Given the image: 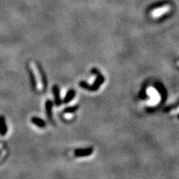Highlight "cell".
Returning <instances> with one entry per match:
<instances>
[{
  "label": "cell",
  "mask_w": 179,
  "mask_h": 179,
  "mask_svg": "<svg viewBox=\"0 0 179 179\" xmlns=\"http://www.w3.org/2000/svg\"><path fill=\"white\" fill-rule=\"evenodd\" d=\"M147 93L149 94V96L150 98V104H156L159 102L160 101V95L157 90L154 88L150 87L148 88Z\"/></svg>",
  "instance_id": "obj_1"
},
{
  "label": "cell",
  "mask_w": 179,
  "mask_h": 179,
  "mask_svg": "<svg viewBox=\"0 0 179 179\" xmlns=\"http://www.w3.org/2000/svg\"><path fill=\"white\" fill-rule=\"evenodd\" d=\"M52 91H53L54 96H55V103L57 106H59L61 104V99L60 96V90L58 85H54L52 87Z\"/></svg>",
  "instance_id": "obj_2"
},
{
  "label": "cell",
  "mask_w": 179,
  "mask_h": 179,
  "mask_svg": "<svg viewBox=\"0 0 179 179\" xmlns=\"http://www.w3.org/2000/svg\"><path fill=\"white\" fill-rule=\"evenodd\" d=\"M7 132V127L6 125L5 119L3 116H0V134L4 136Z\"/></svg>",
  "instance_id": "obj_3"
},
{
  "label": "cell",
  "mask_w": 179,
  "mask_h": 179,
  "mask_svg": "<svg viewBox=\"0 0 179 179\" xmlns=\"http://www.w3.org/2000/svg\"><path fill=\"white\" fill-rule=\"evenodd\" d=\"M92 152V149H76L75 151V155L76 157H84L90 155Z\"/></svg>",
  "instance_id": "obj_4"
},
{
  "label": "cell",
  "mask_w": 179,
  "mask_h": 179,
  "mask_svg": "<svg viewBox=\"0 0 179 179\" xmlns=\"http://www.w3.org/2000/svg\"><path fill=\"white\" fill-rule=\"evenodd\" d=\"M31 122H32V123H34V125H36L37 127H39L40 128H43L46 127V122L39 117L34 116V117L31 118Z\"/></svg>",
  "instance_id": "obj_5"
},
{
  "label": "cell",
  "mask_w": 179,
  "mask_h": 179,
  "mask_svg": "<svg viewBox=\"0 0 179 179\" xmlns=\"http://www.w3.org/2000/svg\"><path fill=\"white\" fill-rule=\"evenodd\" d=\"M75 95V92L73 90H70L67 92V94H66L65 97H64V100H63V102L65 103V104L69 103L71 100H72L74 98Z\"/></svg>",
  "instance_id": "obj_6"
},
{
  "label": "cell",
  "mask_w": 179,
  "mask_h": 179,
  "mask_svg": "<svg viewBox=\"0 0 179 179\" xmlns=\"http://www.w3.org/2000/svg\"><path fill=\"white\" fill-rule=\"evenodd\" d=\"M52 106H53V102L51 101L50 99L46 100V114L49 117H51L52 116Z\"/></svg>",
  "instance_id": "obj_7"
},
{
  "label": "cell",
  "mask_w": 179,
  "mask_h": 179,
  "mask_svg": "<svg viewBox=\"0 0 179 179\" xmlns=\"http://www.w3.org/2000/svg\"><path fill=\"white\" fill-rule=\"evenodd\" d=\"M78 109V106H72V107H67V108L64 109V113H75V112L76 111V110Z\"/></svg>",
  "instance_id": "obj_8"
},
{
  "label": "cell",
  "mask_w": 179,
  "mask_h": 179,
  "mask_svg": "<svg viewBox=\"0 0 179 179\" xmlns=\"http://www.w3.org/2000/svg\"><path fill=\"white\" fill-rule=\"evenodd\" d=\"M177 64L179 66V61H178V62H177Z\"/></svg>",
  "instance_id": "obj_9"
},
{
  "label": "cell",
  "mask_w": 179,
  "mask_h": 179,
  "mask_svg": "<svg viewBox=\"0 0 179 179\" xmlns=\"http://www.w3.org/2000/svg\"><path fill=\"white\" fill-rule=\"evenodd\" d=\"M1 150H0V155H1Z\"/></svg>",
  "instance_id": "obj_10"
}]
</instances>
